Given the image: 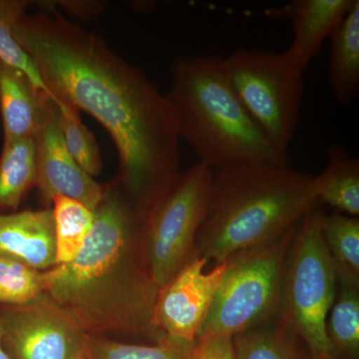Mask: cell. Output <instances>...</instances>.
Instances as JSON below:
<instances>
[{"mask_svg":"<svg viewBox=\"0 0 359 359\" xmlns=\"http://www.w3.org/2000/svg\"><path fill=\"white\" fill-rule=\"evenodd\" d=\"M233 342L237 359H306L304 342L278 318L235 335Z\"/></svg>","mask_w":359,"mask_h":359,"instance_id":"obj_19","label":"cell"},{"mask_svg":"<svg viewBox=\"0 0 359 359\" xmlns=\"http://www.w3.org/2000/svg\"><path fill=\"white\" fill-rule=\"evenodd\" d=\"M327 166L314 176L316 196L325 203L351 217L359 215V161L341 145L327 150Z\"/></svg>","mask_w":359,"mask_h":359,"instance_id":"obj_16","label":"cell"},{"mask_svg":"<svg viewBox=\"0 0 359 359\" xmlns=\"http://www.w3.org/2000/svg\"><path fill=\"white\" fill-rule=\"evenodd\" d=\"M320 203L314 176L306 172L264 164L212 170L209 205L192 257L224 263L280 237Z\"/></svg>","mask_w":359,"mask_h":359,"instance_id":"obj_3","label":"cell"},{"mask_svg":"<svg viewBox=\"0 0 359 359\" xmlns=\"http://www.w3.org/2000/svg\"><path fill=\"white\" fill-rule=\"evenodd\" d=\"M55 226L56 266L70 263L81 252L94 224V212L66 197L52 200Z\"/></svg>","mask_w":359,"mask_h":359,"instance_id":"obj_20","label":"cell"},{"mask_svg":"<svg viewBox=\"0 0 359 359\" xmlns=\"http://www.w3.org/2000/svg\"><path fill=\"white\" fill-rule=\"evenodd\" d=\"M29 4L25 0H0V60L22 71L35 86L53 100V97L40 76L36 65L21 48L13 34L14 26L25 15Z\"/></svg>","mask_w":359,"mask_h":359,"instance_id":"obj_24","label":"cell"},{"mask_svg":"<svg viewBox=\"0 0 359 359\" xmlns=\"http://www.w3.org/2000/svg\"><path fill=\"white\" fill-rule=\"evenodd\" d=\"M321 233L337 283L359 287V219L339 212L325 215Z\"/></svg>","mask_w":359,"mask_h":359,"instance_id":"obj_18","label":"cell"},{"mask_svg":"<svg viewBox=\"0 0 359 359\" xmlns=\"http://www.w3.org/2000/svg\"><path fill=\"white\" fill-rule=\"evenodd\" d=\"M212 170L198 163L180 175L173 189L146 221L145 249L151 276L164 287L193 256L196 236L211 195Z\"/></svg>","mask_w":359,"mask_h":359,"instance_id":"obj_8","label":"cell"},{"mask_svg":"<svg viewBox=\"0 0 359 359\" xmlns=\"http://www.w3.org/2000/svg\"><path fill=\"white\" fill-rule=\"evenodd\" d=\"M40 6L14 26L16 41L54 102L83 110L108 132L119 156L120 183L150 216L181 175V138L169 99L100 36L66 20L54 4Z\"/></svg>","mask_w":359,"mask_h":359,"instance_id":"obj_1","label":"cell"},{"mask_svg":"<svg viewBox=\"0 0 359 359\" xmlns=\"http://www.w3.org/2000/svg\"><path fill=\"white\" fill-rule=\"evenodd\" d=\"M78 359H86V358H85L84 353H83V355L80 356V358Z\"/></svg>","mask_w":359,"mask_h":359,"instance_id":"obj_28","label":"cell"},{"mask_svg":"<svg viewBox=\"0 0 359 359\" xmlns=\"http://www.w3.org/2000/svg\"><path fill=\"white\" fill-rule=\"evenodd\" d=\"M0 255L37 271L54 268L56 240L52 209L0 215Z\"/></svg>","mask_w":359,"mask_h":359,"instance_id":"obj_13","label":"cell"},{"mask_svg":"<svg viewBox=\"0 0 359 359\" xmlns=\"http://www.w3.org/2000/svg\"><path fill=\"white\" fill-rule=\"evenodd\" d=\"M328 82L337 102L348 106L359 93V1L330 35Z\"/></svg>","mask_w":359,"mask_h":359,"instance_id":"obj_15","label":"cell"},{"mask_svg":"<svg viewBox=\"0 0 359 359\" xmlns=\"http://www.w3.org/2000/svg\"><path fill=\"white\" fill-rule=\"evenodd\" d=\"M35 182L33 138L4 140L0 155V215L15 212Z\"/></svg>","mask_w":359,"mask_h":359,"instance_id":"obj_17","label":"cell"},{"mask_svg":"<svg viewBox=\"0 0 359 359\" xmlns=\"http://www.w3.org/2000/svg\"><path fill=\"white\" fill-rule=\"evenodd\" d=\"M55 107L22 71L0 60V115L6 139L33 138Z\"/></svg>","mask_w":359,"mask_h":359,"instance_id":"obj_14","label":"cell"},{"mask_svg":"<svg viewBox=\"0 0 359 359\" xmlns=\"http://www.w3.org/2000/svg\"><path fill=\"white\" fill-rule=\"evenodd\" d=\"M36 182L45 202L66 197L81 203L92 212L102 199L104 187L97 183L73 159L59 129L56 104L50 117L33 137Z\"/></svg>","mask_w":359,"mask_h":359,"instance_id":"obj_11","label":"cell"},{"mask_svg":"<svg viewBox=\"0 0 359 359\" xmlns=\"http://www.w3.org/2000/svg\"><path fill=\"white\" fill-rule=\"evenodd\" d=\"M194 344L166 334L152 346L122 344L87 334L84 356L86 359H191Z\"/></svg>","mask_w":359,"mask_h":359,"instance_id":"obj_22","label":"cell"},{"mask_svg":"<svg viewBox=\"0 0 359 359\" xmlns=\"http://www.w3.org/2000/svg\"><path fill=\"white\" fill-rule=\"evenodd\" d=\"M44 271L0 255V306H25L43 297Z\"/></svg>","mask_w":359,"mask_h":359,"instance_id":"obj_25","label":"cell"},{"mask_svg":"<svg viewBox=\"0 0 359 359\" xmlns=\"http://www.w3.org/2000/svg\"><path fill=\"white\" fill-rule=\"evenodd\" d=\"M356 0H292L278 8L264 11L269 18L289 20L294 40L283 54L295 69L304 73L320 53Z\"/></svg>","mask_w":359,"mask_h":359,"instance_id":"obj_12","label":"cell"},{"mask_svg":"<svg viewBox=\"0 0 359 359\" xmlns=\"http://www.w3.org/2000/svg\"><path fill=\"white\" fill-rule=\"evenodd\" d=\"M191 359H237L233 339L200 335L194 344Z\"/></svg>","mask_w":359,"mask_h":359,"instance_id":"obj_26","label":"cell"},{"mask_svg":"<svg viewBox=\"0 0 359 359\" xmlns=\"http://www.w3.org/2000/svg\"><path fill=\"white\" fill-rule=\"evenodd\" d=\"M56 114L59 129L69 154L87 174L91 177L98 176L102 170L100 148L94 135L80 119L79 110L59 101L56 104Z\"/></svg>","mask_w":359,"mask_h":359,"instance_id":"obj_23","label":"cell"},{"mask_svg":"<svg viewBox=\"0 0 359 359\" xmlns=\"http://www.w3.org/2000/svg\"><path fill=\"white\" fill-rule=\"evenodd\" d=\"M294 229L226 259V275L200 335L233 339L278 318L283 264Z\"/></svg>","mask_w":359,"mask_h":359,"instance_id":"obj_6","label":"cell"},{"mask_svg":"<svg viewBox=\"0 0 359 359\" xmlns=\"http://www.w3.org/2000/svg\"><path fill=\"white\" fill-rule=\"evenodd\" d=\"M0 359H9L6 351H4V346H2L1 341V327H0Z\"/></svg>","mask_w":359,"mask_h":359,"instance_id":"obj_27","label":"cell"},{"mask_svg":"<svg viewBox=\"0 0 359 359\" xmlns=\"http://www.w3.org/2000/svg\"><path fill=\"white\" fill-rule=\"evenodd\" d=\"M166 94L180 138L200 163L217 170L238 164L290 167V155L269 140L245 109L221 56H178Z\"/></svg>","mask_w":359,"mask_h":359,"instance_id":"obj_4","label":"cell"},{"mask_svg":"<svg viewBox=\"0 0 359 359\" xmlns=\"http://www.w3.org/2000/svg\"><path fill=\"white\" fill-rule=\"evenodd\" d=\"M325 332L335 358L355 359L359 351V287L337 283V297L327 314Z\"/></svg>","mask_w":359,"mask_h":359,"instance_id":"obj_21","label":"cell"},{"mask_svg":"<svg viewBox=\"0 0 359 359\" xmlns=\"http://www.w3.org/2000/svg\"><path fill=\"white\" fill-rule=\"evenodd\" d=\"M1 341L9 359H78L86 332L48 297L0 308Z\"/></svg>","mask_w":359,"mask_h":359,"instance_id":"obj_9","label":"cell"},{"mask_svg":"<svg viewBox=\"0 0 359 359\" xmlns=\"http://www.w3.org/2000/svg\"><path fill=\"white\" fill-rule=\"evenodd\" d=\"M207 264L202 257H191L158 290L153 323L161 334L189 342L198 339L228 266L224 262L205 271Z\"/></svg>","mask_w":359,"mask_h":359,"instance_id":"obj_10","label":"cell"},{"mask_svg":"<svg viewBox=\"0 0 359 359\" xmlns=\"http://www.w3.org/2000/svg\"><path fill=\"white\" fill-rule=\"evenodd\" d=\"M88 240L70 263L44 271L45 292L84 332L163 337L153 323L159 287L145 249V217L120 181L104 187Z\"/></svg>","mask_w":359,"mask_h":359,"instance_id":"obj_2","label":"cell"},{"mask_svg":"<svg viewBox=\"0 0 359 359\" xmlns=\"http://www.w3.org/2000/svg\"><path fill=\"white\" fill-rule=\"evenodd\" d=\"M224 61L245 109L271 144L289 154L301 118L304 73L283 52L241 47Z\"/></svg>","mask_w":359,"mask_h":359,"instance_id":"obj_7","label":"cell"},{"mask_svg":"<svg viewBox=\"0 0 359 359\" xmlns=\"http://www.w3.org/2000/svg\"><path fill=\"white\" fill-rule=\"evenodd\" d=\"M323 216L316 208L295 226L283 264L278 318L302 340L313 359H337L325 332L337 278L321 233Z\"/></svg>","mask_w":359,"mask_h":359,"instance_id":"obj_5","label":"cell"}]
</instances>
